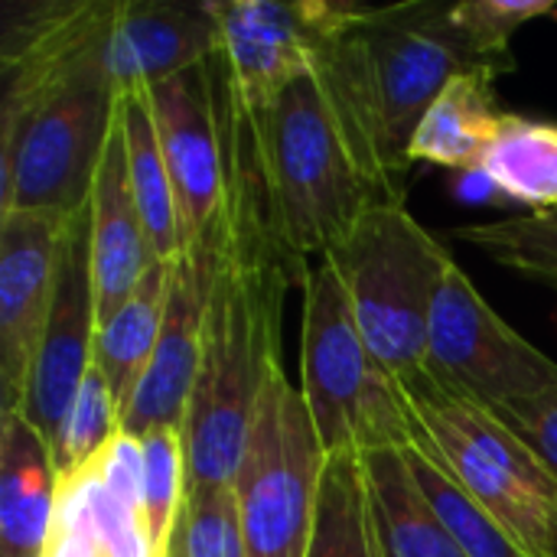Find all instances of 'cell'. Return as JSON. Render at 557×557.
<instances>
[{
    "mask_svg": "<svg viewBox=\"0 0 557 557\" xmlns=\"http://www.w3.org/2000/svg\"><path fill=\"white\" fill-rule=\"evenodd\" d=\"M121 434H124V421H121L114 392L104 382L101 369L91 366L52 444L59 490L78 483L95 467H101Z\"/></svg>",
    "mask_w": 557,
    "mask_h": 557,
    "instance_id": "obj_23",
    "label": "cell"
},
{
    "mask_svg": "<svg viewBox=\"0 0 557 557\" xmlns=\"http://www.w3.org/2000/svg\"><path fill=\"white\" fill-rule=\"evenodd\" d=\"M170 268L173 261H153L137 281L134 294L95 336V366L101 369L104 382L114 392L121 421L157 349L163 307H166V287H170Z\"/></svg>",
    "mask_w": 557,
    "mask_h": 557,
    "instance_id": "obj_19",
    "label": "cell"
},
{
    "mask_svg": "<svg viewBox=\"0 0 557 557\" xmlns=\"http://www.w3.org/2000/svg\"><path fill=\"white\" fill-rule=\"evenodd\" d=\"M140 516L150 557H170L186 516V444L183 431L160 428L140 437Z\"/></svg>",
    "mask_w": 557,
    "mask_h": 557,
    "instance_id": "obj_24",
    "label": "cell"
},
{
    "mask_svg": "<svg viewBox=\"0 0 557 557\" xmlns=\"http://www.w3.org/2000/svg\"><path fill=\"white\" fill-rule=\"evenodd\" d=\"M225 202L209 228L212 284L202 323L199 375L183 424L186 503L209 490L232 486L255 408L281 366L284 300L307 264L277 238L264 199L248 117L222 95L215 98Z\"/></svg>",
    "mask_w": 557,
    "mask_h": 557,
    "instance_id": "obj_1",
    "label": "cell"
},
{
    "mask_svg": "<svg viewBox=\"0 0 557 557\" xmlns=\"http://www.w3.org/2000/svg\"><path fill=\"white\" fill-rule=\"evenodd\" d=\"M88 235H91L95 313H98V330H101L121 310V304L134 294L144 271L153 264L147 251L140 212L131 193V180H127L121 101H117V117L108 134L95 183H91V196H88Z\"/></svg>",
    "mask_w": 557,
    "mask_h": 557,
    "instance_id": "obj_15",
    "label": "cell"
},
{
    "mask_svg": "<svg viewBox=\"0 0 557 557\" xmlns=\"http://www.w3.org/2000/svg\"><path fill=\"white\" fill-rule=\"evenodd\" d=\"M493 82V72H463L450 78L421 117L411 137L408 160L480 173L493 131L503 117V111L496 108Z\"/></svg>",
    "mask_w": 557,
    "mask_h": 557,
    "instance_id": "obj_18",
    "label": "cell"
},
{
    "mask_svg": "<svg viewBox=\"0 0 557 557\" xmlns=\"http://www.w3.org/2000/svg\"><path fill=\"white\" fill-rule=\"evenodd\" d=\"M212 284V238L209 232L186 245L170 268L163 326L150 366L124 411V434L144 437L160 428L183 431L202 356V323Z\"/></svg>",
    "mask_w": 557,
    "mask_h": 557,
    "instance_id": "obj_13",
    "label": "cell"
},
{
    "mask_svg": "<svg viewBox=\"0 0 557 557\" xmlns=\"http://www.w3.org/2000/svg\"><path fill=\"white\" fill-rule=\"evenodd\" d=\"M323 463L326 450L304 395L277 369L261 392L232 480L245 557H307Z\"/></svg>",
    "mask_w": 557,
    "mask_h": 557,
    "instance_id": "obj_7",
    "label": "cell"
},
{
    "mask_svg": "<svg viewBox=\"0 0 557 557\" xmlns=\"http://www.w3.org/2000/svg\"><path fill=\"white\" fill-rule=\"evenodd\" d=\"M300 395L326 457L411 447L398 385L366 346L330 258L313 261L304 277Z\"/></svg>",
    "mask_w": 557,
    "mask_h": 557,
    "instance_id": "obj_5",
    "label": "cell"
},
{
    "mask_svg": "<svg viewBox=\"0 0 557 557\" xmlns=\"http://www.w3.org/2000/svg\"><path fill=\"white\" fill-rule=\"evenodd\" d=\"M307 557H379L369 522L362 454L326 457Z\"/></svg>",
    "mask_w": 557,
    "mask_h": 557,
    "instance_id": "obj_22",
    "label": "cell"
},
{
    "mask_svg": "<svg viewBox=\"0 0 557 557\" xmlns=\"http://www.w3.org/2000/svg\"><path fill=\"white\" fill-rule=\"evenodd\" d=\"M411 447L447 470L529 557H557V483L542 460L480 401L421 369L395 379Z\"/></svg>",
    "mask_w": 557,
    "mask_h": 557,
    "instance_id": "obj_4",
    "label": "cell"
},
{
    "mask_svg": "<svg viewBox=\"0 0 557 557\" xmlns=\"http://www.w3.org/2000/svg\"><path fill=\"white\" fill-rule=\"evenodd\" d=\"M121 127H124V150H127V180L147 235L150 261H173L183 251V235H180L176 196L163 163L147 88L121 95Z\"/></svg>",
    "mask_w": 557,
    "mask_h": 557,
    "instance_id": "obj_20",
    "label": "cell"
},
{
    "mask_svg": "<svg viewBox=\"0 0 557 557\" xmlns=\"http://www.w3.org/2000/svg\"><path fill=\"white\" fill-rule=\"evenodd\" d=\"M72 215H0V411H20L55 297L62 235Z\"/></svg>",
    "mask_w": 557,
    "mask_h": 557,
    "instance_id": "obj_12",
    "label": "cell"
},
{
    "mask_svg": "<svg viewBox=\"0 0 557 557\" xmlns=\"http://www.w3.org/2000/svg\"><path fill=\"white\" fill-rule=\"evenodd\" d=\"M421 372L486 408L557 388L555 359L516 333L457 261L434 300Z\"/></svg>",
    "mask_w": 557,
    "mask_h": 557,
    "instance_id": "obj_8",
    "label": "cell"
},
{
    "mask_svg": "<svg viewBox=\"0 0 557 557\" xmlns=\"http://www.w3.org/2000/svg\"><path fill=\"white\" fill-rule=\"evenodd\" d=\"M555 13L557 0H463L450 7V23L503 75L516 69L512 36L525 23Z\"/></svg>",
    "mask_w": 557,
    "mask_h": 557,
    "instance_id": "obj_27",
    "label": "cell"
},
{
    "mask_svg": "<svg viewBox=\"0 0 557 557\" xmlns=\"http://www.w3.org/2000/svg\"><path fill=\"white\" fill-rule=\"evenodd\" d=\"M326 258L382 369L392 379L418 372L434 300L454 264L444 242H437L405 202H375Z\"/></svg>",
    "mask_w": 557,
    "mask_h": 557,
    "instance_id": "obj_6",
    "label": "cell"
},
{
    "mask_svg": "<svg viewBox=\"0 0 557 557\" xmlns=\"http://www.w3.org/2000/svg\"><path fill=\"white\" fill-rule=\"evenodd\" d=\"M245 117L271 225L284 248L310 268L382 199L362 176L313 69Z\"/></svg>",
    "mask_w": 557,
    "mask_h": 557,
    "instance_id": "obj_3",
    "label": "cell"
},
{
    "mask_svg": "<svg viewBox=\"0 0 557 557\" xmlns=\"http://www.w3.org/2000/svg\"><path fill=\"white\" fill-rule=\"evenodd\" d=\"M313 72L382 202H405L411 137L444 85L463 72L499 78L441 3H349L346 20L317 49Z\"/></svg>",
    "mask_w": 557,
    "mask_h": 557,
    "instance_id": "obj_2",
    "label": "cell"
},
{
    "mask_svg": "<svg viewBox=\"0 0 557 557\" xmlns=\"http://www.w3.org/2000/svg\"><path fill=\"white\" fill-rule=\"evenodd\" d=\"M183 552L186 557H245L235 486H219L186 503Z\"/></svg>",
    "mask_w": 557,
    "mask_h": 557,
    "instance_id": "obj_28",
    "label": "cell"
},
{
    "mask_svg": "<svg viewBox=\"0 0 557 557\" xmlns=\"http://www.w3.org/2000/svg\"><path fill=\"white\" fill-rule=\"evenodd\" d=\"M215 52L219 36L206 3L173 7L117 0L104 42V65L117 95H127L206 65Z\"/></svg>",
    "mask_w": 557,
    "mask_h": 557,
    "instance_id": "obj_14",
    "label": "cell"
},
{
    "mask_svg": "<svg viewBox=\"0 0 557 557\" xmlns=\"http://www.w3.org/2000/svg\"><path fill=\"white\" fill-rule=\"evenodd\" d=\"M55 506L49 444L20 411H0V557H46Z\"/></svg>",
    "mask_w": 557,
    "mask_h": 557,
    "instance_id": "obj_16",
    "label": "cell"
},
{
    "mask_svg": "<svg viewBox=\"0 0 557 557\" xmlns=\"http://www.w3.org/2000/svg\"><path fill=\"white\" fill-rule=\"evenodd\" d=\"M480 173L532 212L557 206V121L503 111Z\"/></svg>",
    "mask_w": 557,
    "mask_h": 557,
    "instance_id": "obj_21",
    "label": "cell"
},
{
    "mask_svg": "<svg viewBox=\"0 0 557 557\" xmlns=\"http://www.w3.org/2000/svg\"><path fill=\"white\" fill-rule=\"evenodd\" d=\"M212 59L147 88L163 163L176 196L183 248L199 242L225 202V153L212 88Z\"/></svg>",
    "mask_w": 557,
    "mask_h": 557,
    "instance_id": "obj_11",
    "label": "cell"
},
{
    "mask_svg": "<svg viewBox=\"0 0 557 557\" xmlns=\"http://www.w3.org/2000/svg\"><path fill=\"white\" fill-rule=\"evenodd\" d=\"M369 522L379 557H467L421 486L405 450L362 454Z\"/></svg>",
    "mask_w": 557,
    "mask_h": 557,
    "instance_id": "obj_17",
    "label": "cell"
},
{
    "mask_svg": "<svg viewBox=\"0 0 557 557\" xmlns=\"http://www.w3.org/2000/svg\"><path fill=\"white\" fill-rule=\"evenodd\" d=\"M95 287H91V235H88V206L69 219L55 271V297L49 320L29 369L26 395L20 414L29 428L49 444H55L62 421L95 366Z\"/></svg>",
    "mask_w": 557,
    "mask_h": 557,
    "instance_id": "obj_10",
    "label": "cell"
},
{
    "mask_svg": "<svg viewBox=\"0 0 557 557\" xmlns=\"http://www.w3.org/2000/svg\"><path fill=\"white\" fill-rule=\"evenodd\" d=\"M405 460L411 467L414 483L421 486V493L428 496V503L434 506V512L441 516V522L447 525V532L454 535V542L460 545L463 555L529 557L522 552V545L447 470H441L428 454H421L418 447H408Z\"/></svg>",
    "mask_w": 557,
    "mask_h": 557,
    "instance_id": "obj_25",
    "label": "cell"
},
{
    "mask_svg": "<svg viewBox=\"0 0 557 557\" xmlns=\"http://www.w3.org/2000/svg\"><path fill=\"white\" fill-rule=\"evenodd\" d=\"M454 235L480 248L499 268H509L529 281L557 290V206L496 222L463 225Z\"/></svg>",
    "mask_w": 557,
    "mask_h": 557,
    "instance_id": "obj_26",
    "label": "cell"
},
{
    "mask_svg": "<svg viewBox=\"0 0 557 557\" xmlns=\"http://www.w3.org/2000/svg\"><path fill=\"white\" fill-rule=\"evenodd\" d=\"M206 10L219 36L212 69L222 95L242 114H258L313 69L317 49L346 20L349 3L206 0Z\"/></svg>",
    "mask_w": 557,
    "mask_h": 557,
    "instance_id": "obj_9",
    "label": "cell"
},
{
    "mask_svg": "<svg viewBox=\"0 0 557 557\" xmlns=\"http://www.w3.org/2000/svg\"><path fill=\"white\" fill-rule=\"evenodd\" d=\"M170 557H186V552H183V525H180V535H176V545H173V555Z\"/></svg>",
    "mask_w": 557,
    "mask_h": 557,
    "instance_id": "obj_30",
    "label": "cell"
},
{
    "mask_svg": "<svg viewBox=\"0 0 557 557\" xmlns=\"http://www.w3.org/2000/svg\"><path fill=\"white\" fill-rule=\"evenodd\" d=\"M555 476L557 483V388L490 408Z\"/></svg>",
    "mask_w": 557,
    "mask_h": 557,
    "instance_id": "obj_29",
    "label": "cell"
}]
</instances>
